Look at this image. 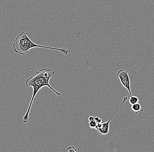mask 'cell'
I'll return each instance as SVG.
<instances>
[{"label": "cell", "mask_w": 154, "mask_h": 152, "mask_svg": "<svg viewBox=\"0 0 154 152\" xmlns=\"http://www.w3.org/2000/svg\"><path fill=\"white\" fill-rule=\"evenodd\" d=\"M55 75V71H53L51 68L40 69L36 72L34 76H31L26 79V87H32L33 88V94L31 101L29 103L28 109L26 113L23 117V121L24 123H27L29 120V114L31 110L33 102L36 100L35 96L40 90L44 87L47 86L51 90L55 93L56 94L60 96V93H59L53 89L49 83V81L51 78Z\"/></svg>", "instance_id": "1"}, {"label": "cell", "mask_w": 154, "mask_h": 152, "mask_svg": "<svg viewBox=\"0 0 154 152\" xmlns=\"http://www.w3.org/2000/svg\"><path fill=\"white\" fill-rule=\"evenodd\" d=\"M13 47L15 52L22 55H25L28 53L29 50L35 47L60 51L65 55H67L69 53V51L65 48H57L35 44L29 38L28 33L25 32L20 33L16 37L13 43Z\"/></svg>", "instance_id": "2"}, {"label": "cell", "mask_w": 154, "mask_h": 152, "mask_svg": "<svg viewBox=\"0 0 154 152\" xmlns=\"http://www.w3.org/2000/svg\"><path fill=\"white\" fill-rule=\"evenodd\" d=\"M117 75L122 85L128 90L130 96H132L131 89H130V79L129 76L128 71L122 69L118 71Z\"/></svg>", "instance_id": "3"}, {"label": "cell", "mask_w": 154, "mask_h": 152, "mask_svg": "<svg viewBox=\"0 0 154 152\" xmlns=\"http://www.w3.org/2000/svg\"><path fill=\"white\" fill-rule=\"evenodd\" d=\"M128 96H125V97L123 98V101L121 103V105L119 106V107H118V108L115 111V112H114V114H113L112 116L110 118L109 120L107 121V122H104V123H102V126L101 128H98V129H97V131L101 135H105L109 133V128H110V122L111 121L112 118H113L114 116L115 115L116 113H117V111L119 110V109L121 107L122 105L126 101H127V100H128Z\"/></svg>", "instance_id": "4"}, {"label": "cell", "mask_w": 154, "mask_h": 152, "mask_svg": "<svg viewBox=\"0 0 154 152\" xmlns=\"http://www.w3.org/2000/svg\"><path fill=\"white\" fill-rule=\"evenodd\" d=\"M131 108L136 114H138L142 109V106L140 103H137L131 105Z\"/></svg>", "instance_id": "5"}, {"label": "cell", "mask_w": 154, "mask_h": 152, "mask_svg": "<svg viewBox=\"0 0 154 152\" xmlns=\"http://www.w3.org/2000/svg\"><path fill=\"white\" fill-rule=\"evenodd\" d=\"M97 124L95 120L92 121H89L88 122V126L90 129H95L96 130Z\"/></svg>", "instance_id": "6"}, {"label": "cell", "mask_w": 154, "mask_h": 152, "mask_svg": "<svg viewBox=\"0 0 154 152\" xmlns=\"http://www.w3.org/2000/svg\"><path fill=\"white\" fill-rule=\"evenodd\" d=\"M139 98L137 96H130L129 99V103L131 105L137 103L139 102Z\"/></svg>", "instance_id": "7"}, {"label": "cell", "mask_w": 154, "mask_h": 152, "mask_svg": "<svg viewBox=\"0 0 154 152\" xmlns=\"http://www.w3.org/2000/svg\"><path fill=\"white\" fill-rule=\"evenodd\" d=\"M67 149L69 152H76L77 151V149L74 146H70L67 148Z\"/></svg>", "instance_id": "8"}, {"label": "cell", "mask_w": 154, "mask_h": 152, "mask_svg": "<svg viewBox=\"0 0 154 152\" xmlns=\"http://www.w3.org/2000/svg\"><path fill=\"white\" fill-rule=\"evenodd\" d=\"M95 121L97 123H102V119L99 117H95Z\"/></svg>", "instance_id": "9"}, {"label": "cell", "mask_w": 154, "mask_h": 152, "mask_svg": "<svg viewBox=\"0 0 154 152\" xmlns=\"http://www.w3.org/2000/svg\"><path fill=\"white\" fill-rule=\"evenodd\" d=\"M95 120V117L90 116L89 117V121H92Z\"/></svg>", "instance_id": "10"}]
</instances>
